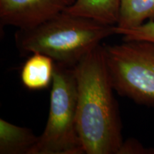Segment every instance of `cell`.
I'll use <instances>...</instances> for the list:
<instances>
[{"label": "cell", "mask_w": 154, "mask_h": 154, "mask_svg": "<svg viewBox=\"0 0 154 154\" xmlns=\"http://www.w3.org/2000/svg\"><path fill=\"white\" fill-rule=\"evenodd\" d=\"M117 154H154V149L146 148L136 139L124 140Z\"/></svg>", "instance_id": "11"}, {"label": "cell", "mask_w": 154, "mask_h": 154, "mask_svg": "<svg viewBox=\"0 0 154 154\" xmlns=\"http://www.w3.org/2000/svg\"><path fill=\"white\" fill-rule=\"evenodd\" d=\"M146 20H154V0H121L116 27H135Z\"/></svg>", "instance_id": "9"}, {"label": "cell", "mask_w": 154, "mask_h": 154, "mask_svg": "<svg viewBox=\"0 0 154 154\" xmlns=\"http://www.w3.org/2000/svg\"><path fill=\"white\" fill-rule=\"evenodd\" d=\"M121 0H76L66 9L71 14L87 17L103 24L116 26Z\"/></svg>", "instance_id": "8"}, {"label": "cell", "mask_w": 154, "mask_h": 154, "mask_svg": "<svg viewBox=\"0 0 154 154\" xmlns=\"http://www.w3.org/2000/svg\"><path fill=\"white\" fill-rule=\"evenodd\" d=\"M76 0H0L2 26L32 28L71 7Z\"/></svg>", "instance_id": "5"}, {"label": "cell", "mask_w": 154, "mask_h": 154, "mask_svg": "<svg viewBox=\"0 0 154 154\" xmlns=\"http://www.w3.org/2000/svg\"><path fill=\"white\" fill-rule=\"evenodd\" d=\"M115 34L123 36L124 41L146 42L154 44V20H149L139 26L121 29L114 26Z\"/></svg>", "instance_id": "10"}, {"label": "cell", "mask_w": 154, "mask_h": 154, "mask_svg": "<svg viewBox=\"0 0 154 154\" xmlns=\"http://www.w3.org/2000/svg\"><path fill=\"white\" fill-rule=\"evenodd\" d=\"M38 138L29 128L0 119V154H30Z\"/></svg>", "instance_id": "6"}, {"label": "cell", "mask_w": 154, "mask_h": 154, "mask_svg": "<svg viewBox=\"0 0 154 154\" xmlns=\"http://www.w3.org/2000/svg\"><path fill=\"white\" fill-rule=\"evenodd\" d=\"M114 90L144 105H154V44L124 41L104 46Z\"/></svg>", "instance_id": "4"}, {"label": "cell", "mask_w": 154, "mask_h": 154, "mask_svg": "<svg viewBox=\"0 0 154 154\" xmlns=\"http://www.w3.org/2000/svg\"><path fill=\"white\" fill-rule=\"evenodd\" d=\"M55 62L42 54H32L21 71V80L25 87L31 90L47 88L52 83Z\"/></svg>", "instance_id": "7"}, {"label": "cell", "mask_w": 154, "mask_h": 154, "mask_svg": "<svg viewBox=\"0 0 154 154\" xmlns=\"http://www.w3.org/2000/svg\"><path fill=\"white\" fill-rule=\"evenodd\" d=\"M114 26L64 11L34 27L18 29L15 43L22 54H42L75 67L101 41L116 34Z\"/></svg>", "instance_id": "2"}, {"label": "cell", "mask_w": 154, "mask_h": 154, "mask_svg": "<svg viewBox=\"0 0 154 154\" xmlns=\"http://www.w3.org/2000/svg\"><path fill=\"white\" fill-rule=\"evenodd\" d=\"M84 153L77 128L75 69L55 63L47 122L30 154Z\"/></svg>", "instance_id": "3"}, {"label": "cell", "mask_w": 154, "mask_h": 154, "mask_svg": "<svg viewBox=\"0 0 154 154\" xmlns=\"http://www.w3.org/2000/svg\"><path fill=\"white\" fill-rule=\"evenodd\" d=\"M75 69L76 121L86 154H117L124 140L119 107L104 46L88 54Z\"/></svg>", "instance_id": "1"}]
</instances>
